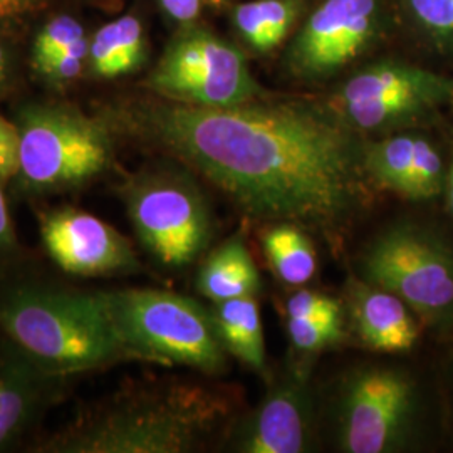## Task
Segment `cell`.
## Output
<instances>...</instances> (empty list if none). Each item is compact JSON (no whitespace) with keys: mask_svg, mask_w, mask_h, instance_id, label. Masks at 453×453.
<instances>
[{"mask_svg":"<svg viewBox=\"0 0 453 453\" xmlns=\"http://www.w3.org/2000/svg\"><path fill=\"white\" fill-rule=\"evenodd\" d=\"M342 306L336 299L314 291H297L288 301V318L342 321Z\"/></svg>","mask_w":453,"mask_h":453,"instance_id":"obj_26","label":"cell"},{"mask_svg":"<svg viewBox=\"0 0 453 453\" xmlns=\"http://www.w3.org/2000/svg\"><path fill=\"white\" fill-rule=\"evenodd\" d=\"M196 289L215 304L259 292V269L241 235L220 243L202 264Z\"/></svg>","mask_w":453,"mask_h":453,"instance_id":"obj_16","label":"cell"},{"mask_svg":"<svg viewBox=\"0 0 453 453\" xmlns=\"http://www.w3.org/2000/svg\"><path fill=\"white\" fill-rule=\"evenodd\" d=\"M378 19L380 0H324L291 46L292 73L314 80L340 71L370 44Z\"/></svg>","mask_w":453,"mask_h":453,"instance_id":"obj_11","label":"cell"},{"mask_svg":"<svg viewBox=\"0 0 453 453\" xmlns=\"http://www.w3.org/2000/svg\"><path fill=\"white\" fill-rule=\"evenodd\" d=\"M20 166L17 188L24 195L78 190L113 165L111 127L61 103L26 104L17 116Z\"/></svg>","mask_w":453,"mask_h":453,"instance_id":"obj_4","label":"cell"},{"mask_svg":"<svg viewBox=\"0 0 453 453\" xmlns=\"http://www.w3.org/2000/svg\"><path fill=\"white\" fill-rule=\"evenodd\" d=\"M46 4L48 0H0V24L31 16Z\"/></svg>","mask_w":453,"mask_h":453,"instance_id":"obj_29","label":"cell"},{"mask_svg":"<svg viewBox=\"0 0 453 453\" xmlns=\"http://www.w3.org/2000/svg\"><path fill=\"white\" fill-rule=\"evenodd\" d=\"M299 9V0H252L241 4L234 19L243 39L256 50L265 52L288 37Z\"/></svg>","mask_w":453,"mask_h":453,"instance_id":"obj_19","label":"cell"},{"mask_svg":"<svg viewBox=\"0 0 453 453\" xmlns=\"http://www.w3.org/2000/svg\"><path fill=\"white\" fill-rule=\"evenodd\" d=\"M65 380L39 368L14 342L0 344V450L14 445L58 402Z\"/></svg>","mask_w":453,"mask_h":453,"instance_id":"obj_14","label":"cell"},{"mask_svg":"<svg viewBox=\"0 0 453 453\" xmlns=\"http://www.w3.org/2000/svg\"><path fill=\"white\" fill-rule=\"evenodd\" d=\"M211 314L226 353L264 374L267 370L265 342L256 296L217 303Z\"/></svg>","mask_w":453,"mask_h":453,"instance_id":"obj_18","label":"cell"},{"mask_svg":"<svg viewBox=\"0 0 453 453\" xmlns=\"http://www.w3.org/2000/svg\"><path fill=\"white\" fill-rule=\"evenodd\" d=\"M41 237L49 257L67 274L106 277L136 274L142 269L130 241L88 211H44Z\"/></svg>","mask_w":453,"mask_h":453,"instance_id":"obj_13","label":"cell"},{"mask_svg":"<svg viewBox=\"0 0 453 453\" xmlns=\"http://www.w3.org/2000/svg\"><path fill=\"white\" fill-rule=\"evenodd\" d=\"M114 327L134 361L226 370V348L213 314L190 297L157 289L101 291Z\"/></svg>","mask_w":453,"mask_h":453,"instance_id":"obj_5","label":"cell"},{"mask_svg":"<svg viewBox=\"0 0 453 453\" xmlns=\"http://www.w3.org/2000/svg\"><path fill=\"white\" fill-rule=\"evenodd\" d=\"M82 37H86V33L78 19L67 14L52 17L42 26V29L34 39L33 58H31L34 69L48 63L54 54H58L59 50L71 46L73 42L80 41Z\"/></svg>","mask_w":453,"mask_h":453,"instance_id":"obj_22","label":"cell"},{"mask_svg":"<svg viewBox=\"0 0 453 453\" xmlns=\"http://www.w3.org/2000/svg\"><path fill=\"white\" fill-rule=\"evenodd\" d=\"M211 4H220V2H224V0H211Z\"/></svg>","mask_w":453,"mask_h":453,"instance_id":"obj_34","label":"cell"},{"mask_svg":"<svg viewBox=\"0 0 453 453\" xmlns=\"http://www.w3.org/2000/svg\"><path fill=\"white\" fill-rule=\"evenodd\" d=\"M12 74H14L12 54L0 42V93L11 84Z\"/></svg>","mask_w":453,"mask_h":453,"instance_id":"obj_31","label":"cell"},{"mask_svg":"<svg viewBox=\"0 0 453 453\" xmlns=\"http://www.w3.org/2000/svg\"><path fill=\"white\" fill-rule=\"evenodd\" d=\"M363 280L403 299L421 323L453 331V243L430 226L400 222L385 228L359 257Z\"/></svg>","mask_w":453,"mask_h":453,"instance_id":"obj_6","label":"cell"},{"mask_svg":"<svg viewBox=\"0 0 453 453\" xmlns=\"http://www.w3.org/2000/svg\"><path fill=\"white\" fill-rule=\"evenodd\" d=\"M146 88L157 96L195 106L226 108L260 96L247 59L209 29L187 26L163 50Z\"/></svg>","mask_w":453,"mask_h":453,"instance_id":"obj_8","label":"cell"},{"mask_svg":"<svg viewBox=\"0 0 453 453\" xmlns=\"http://www.w3.org/2000/svg\"><path fill=\"white\" fill-rule=\"evenodd\" d=\"M101 118L188 165L254 220L338 237L372 202L366 143L321 104L256 97L209 108L160 97Z\"/></svg>","mask_w":453,"mask_h":453,"instance_id":"obj_1","label":"cell"},{"mask_svg":"<svg viewBox=\"0 0 453 453\" xmlns=\"http://www.w3.org/2000/svg\"><path fill=\"white\" fill-rule=\"evenodd\" d=\"M121 196L140 242L163 265H188L211 243V207L187 170L145 168L127 180Z\"/></svg>","mask_w":453,"mask_h":453,"instance_id":"obj_7","label":"cell"},{"mask_svg":"<svg viewBox=\"0 0 453 453\" xmlns=\"http://www.w3.org/2000/svg\"><path fill=\"white\" fill-rule=\"evenodd\" d=\"M91 2H110V0H91Z\"/></svg>","mask_w":453,"mask_h":453,"instance_id":"obj_35","label":"cell"},{"mask_svg":"<svg viewBox=\"0 0 453 453\" xmlns=\"http://www.w3.org/2000/svg\"><path fill=\"white\" fill-rule=\"evenodd\" d=\"M349 311L357 338L380 353H405L418 341L420 327L403 299L366 280L349 288Z\"/></svg>","mask_w":453,"mask_h":453,"instance_id":"obj_15","label":"cell"},{"mask_svg":"<svg viewBox=\"0 0 453 453\" xmlns=\"http://www.w3.org/2000/svg\"><path fill=\"white\" fill-rule=\"evenodd\" d=\"M230 415L215 389L165 383L118 391L39 441L41 453H185L203 447Z\"/></svg>","mask_w":453,"mask_h":453,"instance_id":"obj_2","label":"cell"},{"mask_svg":"<svg viewBox=\"0 0 453 453\" xmlns=\"http://www.w3.org/2000/svg\"><path fill=\"white\" fill-rule=\"evenodd\" d=\"M19 247L16 228L9 213L7 200L4 194V183L0 181V260L11 257Z\"/></svg>","mask_w":453,"mask_h":453,"instance_id":"obj_28","label":"cell"},{"mask_svg":"<svg viewBox=\"0 0 453 453\" xmlns=\"http://www.w3.org/2000/svg\"><path fill=\"white\" fill-rule=\"evenodd\" d=\"M418 136L405 133L366 143L365 168L372 185L406 198Z\"/></svg>","mask_w":453,"mask_h":453,"instance_id":"obj_21","label":"cell"},{"mask_svg":"<svg viewBox=\"0 0 453 453\" xmlns=\"http://www.w3.org/2000/svg\"><path fill=\"white\" fill-rule=\"evenodd\" d=\"M314 402L311 363H292L260 405L239 425L234 449L243 453H303L311 449Z\"/></svg>","mask_w":453,"mask_h":453,"instance_id":"obj_12","label":"cell"},{"mask_svg":"<svg viewBox=\"0 0 453 453\" xmlns=\"http://www.w3.org/2000/svg\"><path fill=\"white\" fill-rule=\"evenodd\" d=\"M453 101V80L418 65L383 61L351 76L338 95V111L359 131L391 130Z\"/></svg>","mask_w":453,"mask_h":453,"instance_id":"obj_10","label":"cell"},{"mask_svg":"<svg viewBox=\"0 0 453 453\" xmlns=\"http://www.w3.org/2000/svg\"><path fill=\"white\" fill-rule=\"evenodd\" d=\"M443 192H445V196H447V209L450 211V215H452L453 219V157L450 166H449V170H447Z\"/></svg>","mask_w":453,"mask_h":453,"instance_id":"obj_32","label":"cell"},{"mask_svg":"<svg viewBox=\"0 0 453 453\" xmlns=\"http://www.w3.org/2000/svg\"><path fill=\"white\" fill-rule=\"evenodd\" d=\"M449 381H450V391H452L453 398V357L452 361H450V365H449Z\"/></svg>","mask_w":453,"mask_h":453,"instance_id":"obj_33","label":"cell"},{"mask_svg":"<svg viewBox=\"0 0 453 453\" xmlns=\"http://www.w3.org/2000/svg\"><path fill=\"white\" fill-rule=\"evenodd\" d=\"M408 11L434 39L453 41V0H406Z\"/></svg>","mask_w":453,"mask_h":453,"instance_id":"obj_25","label":"cell"},{"mask_svg":"<svg viewBox=\"0 0 453 453\" xmlns=\"http://www.w3.org/2000/svg\"><path fill=\"white\" fill-rule=\"evenodd\" d=\"M342 321H316V319H288V333L297 353L314 355L342 340Z\"/></svg>","mask_w":453,"mask_h":453,"instance_id":"obj_23","label":"cell"},{"mask_svg":"<svg viewBox=\"0 0 453 453\" xmlns=\"http://www.w3.org/2000/svg\"><path fill=\"white\" fill-rule=\"evenodd\" d=\"M262 242L275 274L286 284L303 286L316 274L318 257L304 228L294 224H274L264 234Z\"/></svg>","mask_w":453,"mask_h":453,"instance_id":"obj_20","label":"cell"},{"mask_svg":"<svg viewBox=\"0 0 453 453\" xmlns=\"http://www.w3.org/2000/svg\"><path fill=\"white\" fill-rule=\"evenodd\" d=\"M165 12L180 24H192L200 14L202 0H160Z\"/></svg>","mask_w":453,"mask_h":453,"instance_id":"obj_30","label":"cell"},{"mask_svg":"<svg viewBox=\"0 0 453 453\" xmlns=\"http://www.w3.org/2000/svg\"><path fill=\"white\" fill-rule=\"evenodd\" d=\"M146 59L143 24L123 16L104 24L89 41L88 67L101 80H114L140 69Z\"/></svg>","mask_w":453,"mask_h":453,"instance_id":"obj_17","label":"cell"},{"mask_svg":"<svg viewBox=\"0 0 453 453\" xmlns=\"http://www.w3.org/2000/svg\"><path fill=\"white\" fill-rule=\"evenodd\" d=\"M417 406V385L403 370L372 365L351 372L336 406L341 450H402L411 437Z\"/></svg>","mask_w":453,"mask_h":453,"instance_id":"obj_9","label":"cell"},{"mask_svg":"<svg viewBox=\"0 0 453 453\" xmlns=\"http://www.w3.org/2000/svg\"><path fill=\"white\" fill-rule=\"evenodd\" d=\"M88 52L89 41L88 37H82L71 46L59 50L58 54H54L48 63L39 65L34 71L52 84L73 82L81 76L84 67L88 65Z\"/></svg>","mask_w":453,"mask_h":453,"instance_id":"obj_24","label":"cell"},{"mask_svg":"<svg viewBox=\"0 0 453 453\" xmlns=\"http://www.w3.org/2000/svg\"><path fill=\"white\" fill-rule=\"evenodd\" d=\"M0 329L39 368L65 378L134 361L101 292L11 289L0 297Z\"/></svg>","mask_w":453,"mask_h":453,"instance_id":"obj_3","label":"cell"},{"mask_svg":"<svg viewBox=\"0 0 453 453\" xmlns=\"http://www.w3.org/2000/svg\"><path fill=\"white\" fill-rule=\"evenodd\" d=\"M20 166V131L16 121L0 114V181L16 180Z\"/></svg>","mask_w":453,"mask_h":453,"instance_id":"obj_27","label":"cell"}]
</instances>
